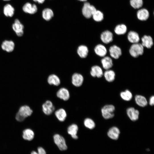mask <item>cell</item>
Wrapping results in <instances>:
<instances>
[{"label":"cell","mask_w":154,"mask_h":154,"mask_svg":"<svg viewBox=\"0 0 154 154\" xmlns=\"http://www.w3.org/2000/svg\"><path fill=\"white\" fill-rule=\"evenodd\" d=\"M53 139L55 143L60 150L64 151L67 149L65 140L62 136L56 134L54 135Z\"/></svg>","instance_id":"cell-6"},{"label":"cell","mask_w":154,"mask_h":154,"mask_svg":"<svg viewBox=\"0 0 154 154\" xmlns=\"http://www.w3.org/2000/svg\"><path fill=\"white\" fill-rule=\"evenodd\" d=\"M137 16L139 20L145 21L149 18V13L147 9H141L137 11Z\"/></svg>","instance_id":"cell-27"},{"label":"cell","mask_w":154,"mask_h":154,"mask_svg":"<svg viewBox=\"0 0 154 154\" xmlns=\"http://www.w3.org/2000/svg\"><path fill=\"white\" fill-rule=\"evenodd\" d=\"M34 136V132L31 129H27L23 130V137L24 139L28 141H31L33 139Z\"/></svg>","instance_id":"cell-30"},{"label":"cell","mask_w":154,"mask_h":154,"mask_svg":"<svg viewBox=\"0 0 154 154\" xmlns=\"http://www.w3.org/2000/svg\"><path fill=\"white\" fill-rule=\"evenodd\" d=\"M135 101L136 104L140 107H144L148 104L146 98L141 95H137L135 97Z\"/></svg>","instance_id":"cell-21"},{"label":"cell","mask_w":154,"mask_h":154,"mask_svg":"<svg viewBox=\"0 0 154 154\" xmlns=\"http://www.w3.org/2000/svg\"><path fill=\"white\" fill-rule=\"evenodd\" d=\"M55 115L57 119L61 122L64 121L67 116L65 110L62 108L56 110L55 112Z\"/></svg>","instance_id":"cell-25"},{"label":"cell","mask_w":154,"mask_h":154,"mask_svg":"<svg viewBox=\"0 0 154 154\" xmlns=\"http://www.w3.org/2000/svg\"><path fill=\"white\" fill-rule=\"evenodd\" d=\"M126 113L129 118L132 121H135L139 119V112L134 107H130L127 108L126 110Z\"/></svg>","instance_id":"cell-9"},{"label":"cell","mask_w":154,"mask_h":154,"mask_svg":"<svg viewBox=\"0 0 154 154\" xmlns=\"http://www.w3.org/2000/svg\"><path fill=\"white\" fill-rule=\"evenodd\" d=\"M130 4L134 9H139L143 5V0H130Z\"/></svg>","instance_id":"cell-35"},{"label":"cell","mask_w":154,"mask_h":154,"mask_svg":"<svg viewBox=\"0 0 154 154\" xmlns=\"http://www.w3.org/2000/svg\"><path fill=\"white\" fill-rule=\"evenodd\" d=\"M149 104L151 106H153L154 104V96H151L149 98Z\"/></svg>","instance_id":"cell-37"},{"label":"cell","mask_w":154,"mask_h":154,"mask_svg":"<svg viewBox=\"0 0 154 154\" xmlns=\"http://www.w3.org/2000/svg\"><path fill=\"white\" fill-rule=\"evenodd\" d=\"M78 129V126L76 124L73 123L68 127L67 132L73 139H77L78 138V136L77 135Z\"/></svg>","instance_id":"cell-19"},{"label":"cell","mask_w":154,"mask_h":154,"mask_svg":"<svg viewBox=\"0 0 154 154\" xmlns=\"http://www.w3.org/2000/svg\"><path fill=\"white\" fill-rule=\"evenodd\" d=\"M56 95L58 98L64 101L68 100L70 98L69 91L65 88H60L57 92Z\"/></svg>","instance_id":"cell-14"},{"label":"cell","mask_w":154,"mask_h":154,"mask_svg":"<svg viewBox=\"0 0 154 154\" xmlns=\"http://www.w3.org/2000/svg\"><path fill=\"white\" fill-rule=\"evenodd\" d=\"M94 51L96 55L101 57L105 56L107 52L106 48L101 44H98L95 46Z\"/></svg>","instance_id":"cell-18"},{"label":"cell","mask_w":154,"mask_h":154,"mask_svg":"<svg viewBox=\"0 0 154 154\" xmlns=\"http://www.w3.org/2000/svg\"><path fill=\"white\" fill-rule=\"evenodd\" d=\"M4 1H10L11 0H3Z\"/></svg>","instance_id":"cell-40"},{"label":"cell","mask_w":154,"mask_h":154,"mask_svg":"<svg viewBox=\"0 0 154 154\" xmlns=\"http://www.w3.org/2000/svg\"><path fill=\"white\" fill-rule=\"evenodd\" d=\"M77 53L78 56L82 58H86L89 52L88 47L86 45H81L78 47Z\"/></svg>","instance_id":"cell-24"},{"label":"cell","mask_w":154,"mask_h":154,"mask_svg":"<svg viewBox=\"0 0 154 154\" xmlns=\"http://www.w3.org/2000/svg\"><path fill=\"white\" fill-rule=\"evenodd\" d=\"M129 51L132 57L136 58L143 54L144 47L139 42L133 44L130 47Z\"/></svg>","instance_id":"cell-3"},{"label":"cell","mask_w":154,"mask_h":154,"mask_svg":"<svg viewBox=\"0 0 154 154\" xmlns=\"http://www.w3.org/2000/svg\"><path fill=\"white\" fill-rule=\"evenodd\" d=\"M103 67L106 70L110 69L113 65V61L112 58L108 56H105L101 60Z\"/></svg>","instance_id":"cell-22"},{"label":"cell","mask_w":154,"mask_h":154,"mask_svg":"<svg viewBox=\"0 0 154 154\" xmlns=\"http://www.w3.org/2000/svg\"><path fill=\"white\" fill-rule=\"evenodd\" d=\"M22 10L24 12L26 13L33 14L37 12L38 8L35 4L27 2L23 5Z\"/></svg>","instance_id":"cell-7"},{"label":"cell","mask_w":154,"mask_h":154,"mask_svg":"<svg viewBox=\"0 0 154 154\" xmlns=\"http://www.w3.org/2000/svg\"><path fill=\"white\" fill-rule=\"evenodd\" d=\"M15 11L14 8L10 4H6L3 7V14L7 17H13L15 13Z\"/></svg>","instance_id":"cell-23"},{"label":"cell","mask_w":154,"mask_h":154,"mask_svg":"<svg viewBox=\"0 0 154 154\" xmlns=\"http://www.w3.org/2000/svg\"><path fill=\"white\" fill-rule=\"evenodd\" d=\"M113 35L110 31L106 30L102 33L100 35V39L104 43L107 44L112 42L113 40Z\"/></svg>","instance_id":"cell-13"},{"label":"cell","mask_w":154,"mask_h":154,"mask_svg":"<svg viewBox=\"0 0 154 154\" xmlns=\"http://www.w3.org/2000/svg\"><path fill=\"white\" fill-rule=\"evenodd\" d=\"M142 46L148 48H151L153 45V42L152 38L149 36L145 35L141 38Z\"/></svg>","instance_id":"cell-17"},{"label":"cell","mask_w":154,"mask_h":154,"mask_svg":"<svg viewBox=\"0 0 154 154\" xmlns=\"http://www.w3.org/2000/svg\"><path fill=\"white\" fill-rule=\"evenodd\" d=\"M52 10L49 8H45L42 11V16L43 19L46 21H49L54 16Z\"/></svg>","instance_id":"cell-29"},{"label":"cell","mask_w":154,"mask_h":154,"mask_svg":"<svg viewBox=\"0 0 154 154\" xmlns=\"http://www.w3.org/2000/svg\"><path fill=\"white\" fill-rule=\"evenodd\" d=\"M96 11L94 6L91 5L88 2H85L82 9V13L85 18L89 19L92 16Z\"/></svg>","instance_id":"cell-4"},{"label":"cell","mask_w":154,"mask_h":154,"mask_svg":"<svg viewBox=\"0 0 154 154\" xmlns=\"http://www.w3.org/2000/svg\"><path fill=\"white\" fill-rule=\"evenodd\" d=\"M47 82L50 85L58 86L60 83V80L57 76L53 74L49 76L47 78Z\"/></svg>","instance_id":"cell-26"},{"label":"cell","mask_w":154,"mask_h":154,"mask_svg":"<svg viewBox=\"0 0 154 154\" xmlns=\"http://www.w3.org/2000/svg\"><path fill=\"white\" fill-rule=\"evenodd\" d=\"M42 110L44 114L49 115L51 114L55 110L52 103L50 100H46L42 105Z\"/></svg>","instance_id":"cell-8"},{"label":"cell","mask_w":154,"mask_h":154,"mask_svg":"<svg viewBox=\"0 0 154 154\" xmlns=\"http://www.w3.org/2000/svg\"><path fill=\"white\" fill-rule=\"evenodd\" d=\"M121 98L124 100L128 101L131 100L133 95L131 92L128 90L122 91L120 93Z\"/></svg>","instance_id":"cell-31"},{"label":"cell","mask_w":154,"mask_h":154,"mask_svg":"<svg viewBox=\"0 0 154 154\" xmlns=\"http://www.w3.org/2000/svg\"><path fill=\"white\" fill-rule=\"evenodd\" d=\"M12 27L16 35L22 37L24 34V26L18 19H16L13 24Z\"/></svg>","instance_id":"cell-5"},{"label":"cell","mask_w":154,"mask_h":154,"mask_svg":"<svg viewBox=\"0 0 154 154\" xmlns=\"http://www.w3.org/2000/svg\"><path fill=\"white\" fill-rule=\"evenodd\" d=\"M110 55L114 59H117L121 55L122 51L121 48L114 45L111 46L109 49Z\"/></svg>","instance_id":"cell-12"},{"label":"cell","mask_w":154,"mask_h":154,"mask_svg":"<svg viewBox=\"0 0 154 154\" xmlns=\"http://www.w3.org/2000/svg\"><path fill=\"white\" fill-rule=\"evenodd\" d=\"M106 80L108 82H112L115 78V73L113 70L109 69L106 70L103 74Z\"/></svg>","instance_id":"cell-28"},{"label":"cell","mask_w":154,"mask_h":154,"mask_svg":"<svg viewBox=\"0 0 154 154\" xmlns=\"http://www.w3.org/2000/svg\"><path fill=\"white\" fill-rule=\"evenodd\" d=\"M84 80L83 76L80 73H74L72 76V83L76 87L80 86L82 84Z\"/></svg>","instance_id":"cell-11"},{"label":"cell","mask_w":154,"mask_h":154,"mask_svg":"<svg viewBox=\"0 0 154 154\" xmlns=\"http://www.w3.org/2000/svg\"><path fill=\"white\" fill-rule=\"evenodd\" d=\"M1 46L4 51L7 52H11L14 49L15 44L12 40H5L2 42Z\"/></svg>","instance_id":"cell-10"},{"label":"cell","mask_w":154,"mask_h":154,"mask_svg":"<svg viewBox=\"0 0 154 154\" xmlns=\"http://www.w3.org/2000/svg\"><path fill=\"white\" fill-rule=\"evenodd\" d=\"M38 152L37 153L33 151L31 154H46L45 150L41 147H39L38 148Z\"/></svg>","instance_id":"cell-36"},{"label":"cell","mask_w":154,"mask_h":154,"mask_svg":"<svg viewBox=\"0 0 154 154\" xmlns=\"http://www.w3.org/2000/svg\"><path fill=\"white\" fill-rule=\"evenodd\" d=\"M33 1L39 4L43 3L45 0H33Z\"/></svg>","instance_id":"cell-38"},{"label":"cell","mask_w":154,"mask_h":154,"mask_svg":"<svg viewBox=\"0 0 154 154\" xmlns=\"http://www.w3.org/2000/svg\"><path fill=\"white\" fill-rule=\"evenodd\" d=\"M33 111L30 107L27 105L21 106L16 114L15 118L18 121H22L25 119L30 116L33 113Z\"/></svg>","instance_id":"cell-1"},{"label":"cell","mask_w":154,"mask_h":154,"mask_svg":"<svg viewBox=\"0 0 154 154\" xmlns=\"http://www.w3.org/2000/svg\"><path fill=\"white\" fill-rule=\"evenodd\" d=\"M103 74L102 69L98 66L94 65L91 68L90 74L93 77L100 78L103 75Z\"/></svg>","instance_id":"cell-16"},{"label":"cell","mask_w":154,"mask_h":154,"mask_svg":"<svg viewBox=\"0 0 154 154\" xmlns=\"http://www.w3.org/2000/svg\"><path fill=\"white\" fill-rule=\"evenodd\" d=\"M115 107L112 104L106 105L101 109V112L103 117L105 119H111L114 116Z\"/></svg>","instance_id":"cell-2"},{"label":"cell","mask_w":154,"mask_h":154,"mask_svg":"<svg viewBox=\"0 0 154 154\" xmlns=\"http://www.w3.org/2000/svg\"><path fill=\"white\" fill-rule=\"evenodd\" d=\"M84 124L86 127L90 129H93L96 126L94 121L89 118H87L85 119L84 121Z\"/></svg>","instance_id":"cell-33"},{"label":"cell","mask_w":154,"mask_h":154,"mask_svg":"<svg viewBox=\"0 0 154 154\" xmlns=\"http://www.w3.org/2000/svg\"><path fill=\"white\" fill-rule=\"evenodd\" d=\"M127 38L128 41L133 44L138 43L140 40L138 34L133 31H131L128 33Z\"/></svg>","instance_id":"cell-20"},{"label":"cell","mask_w":154,"mask_h":154,"mask_svg":"<svg viewBox=\"0 0 154 154\" xmlns=\"http://www.w3.org/2000/svg\"><path fill=\"white\" fill-rule=\"evenodd\" d=\"M127 31V27L124 24H121L117 25L114 29L115 33L117 35L125 34Z\"/></svg>","instance_id":"cell-32"},{"label":"cell","mask_w":154,"mask_h":154,"mask_svg":"<svg viewBox=\"0 0 154 154\" xmlns=\"http://www.w3.org/2000/svg\"><path fill=\"white\" fill-rule=\"evenodd\" d=\"M92 17L94 20L96 22H100L104 18L103 13L100 11L97 10L93 15Z\"/></svg>","instance_id":"cell-34"},{"label":"cell","mask_w":154,"mask_h":154,"mask_svg":"<svg viewBox=\"0 0 154 154\" xmlns=\"http://www.w3.org/2000/svg\"><path fill=\"white\" fill-rule=\"evenodd\" d=\"M120 133L119 129L116 126H113L109 129L107 135L111 139L116 140L118 139Z\"/></svg>","instance_id":"cell-15"},{"label":"cell","mask_w":154,"mask_h":154,"mask_svg":"<svg viewBox=\"0 0 154 154\" xmlns=\"http://www.w3.org/2000/svg\"><path fill=\"white\" fill-rule=\"evenodd\" d=\"M79 1H86L87 0H78Z\"/></svg>","instance_id":"cell-39"}]
</instances>
